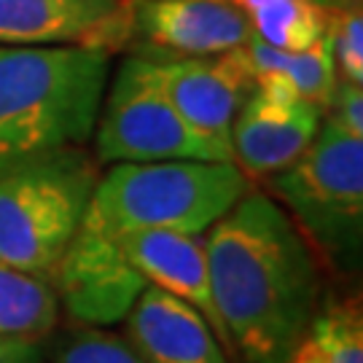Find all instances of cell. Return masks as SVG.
Wrapping results in <instances>:
<instances>
[{
	"label": "cell",
	"mask_w": 363,
	"mask_h": 363,
	"mask_svg": "<svg viewBox=\"0 0 363 363\" xmlns=\"http://www.w3.org/2000/svg\"><path fill=\"white\" fill-rule=\"evenodd\" d=\"M210 288L229 347L245 363H288L320 307V274L272 196L242 194L208 232Z\"/></svg>",
	"instance_id": "6da1fadb"
},
{
	"label": "cell",
	"mask_w": 363,
	"mask_h": 363,
	"mask_svg": "<svg viewBox=\"0 0 363 363\" xmlns=\"http://www.w3.org/2000/svg\"><path fill=\"white\" fill-rule=\"evenodd\" d=\"M108 73L94 46H0V175L86 143Z\"/></svg>",
	"instance_id": "7a4b0ae2"
},
{
	"label": "cell",
	"mask_w": 363,
	"mask_h": 363,
	"mask_svg": "<svg viewBox=\"0 0 363 363\" xmlns=\"http://www.w3.org/2000/svg\"><path fill=\"white\" fill-rule=\"evenodd\" d=\"M288 363H320V358H318V352L312 350V345L307 342V339H301L298 342V347L294 350V355H291V361Z\"/></svg>",
	"instance_id": "7402d4cb"
},
{
	"label": "cell",
	"mask_w": 363,
	"mask_h": 363,
	"mask_svg": "<svg viewBox=\"0 0 363 363\" xmlns=\"http://www.w3.org/2000/svg\"><path fill=\"white\" fill-rule=\"evenodd\" d=\"M116 242L148 286L162 288L191 304L210 323L216 337L229 345L226 328L213 301L205 240L181 232H135L116 237Z\"/></svg>",
	"instance_id": "4fadbf2b"
},
{
	"label": "cell",
	"mask_w": 363,
	"mask_h": 363,
	"mask_svg": "<svg viewBox=\"0 0 363 363\" xmlns=\"http://www.w3.org/2000/svg\"><path fill=\"white\" fill-rule=\"evenodd\" d=\"M253 35L283 52H304L325 35L328 11L312 0H277L247 13Z\"/></svg>",
	"instance_id": "2e32d148"
},
{
	"label": "cell",
	"mask_w": 363,
	"mask_h": 363,
	"mask_svg": "<svg viewBox=\"0 0 363 363\" xmlns=\"http://www.w3.org/2000/svg\"><path fill=\"white\" fill-rule=\"evenodd\" d=\"M320 121L323 111L298 97L286 78L261 73L232 124L234 164L250 175H274L304 154Z\"/></svg>",
	"instance_id": "ba28073f"
},
{
	"label": "cell",
	"mask_w": 363,
	"mask_h": 363,
	"mask_svg": "<svg viewBox=\"0 0 363 363\" xmlns=\"http://www.w3.org/2000/svg\"><path fill=\"white\" fill-rule=\"evenodd\" d=\"M132 0H0V46H94L127 40Z\"/></svg>",
	"instance_id": "8fae6325"
},
{
	"label": "cell",
	"mask_w": 363,
	"mask_h": 363,
	"mask_svg": "<svg viewBox=\"0 0 363 363\" xmlns=\"http://www.w3.org/2000/svg\"><path fill=\"white\" fill-rule=\"evenodd\" d=\"M328 35L342 81L363 84V16L361 9L328 13Z\"/></svg>",
	"instance_id": "d6986e66"
},
{
	"label": "cell",
	"mask_w": 363,
	"mask_h": 363,
	"mask_svg": "<svg viewBox=\"0 0 363 363\" xmlns=\"http://www.w3.org/2000/svg\"><path fill=\"white\" fill-rule=\"evenodd\" d=\"M124 323L127 342L145 363H229L208 320L162 288L145 286Z\"/></svg>",
	"instance_id": "7c38bea8"
},
{
	"label": "cell",
	"mask_w": 363,
	"mask_h": 363,
	"mask_svg": "<svg viewBox=\"0 0 363 363\" xmlns=\"http://www.w3.org/2000/svg\"><path fill=\"white\" fill-rule=\"evenodd\" d=\"M94 148L105 164L118 162H234L229 145L196 132L169 103L156 62L127 57L94 121Z\"/></svg>",
	"instance_id": "8992f818"
},
{
	"label": "cell",
	"mask_w": 363,
	"mask_h": 363,
	"mask_svg": "<svg viewBox=\"0 0 363 363\" xmlns=\"http://www.w3.org/2000/svg\"><path fill=\"white\" fill-rule=\"evenodd\" d=\"M0 363H43L38 342H0Z\"/></svg>",
	"instance_id": "44dd1931"
},
{
	"label": "cell",
	"mask_w": 363,
	"mask_h": 363,
	"mask_svg": "<svg viewBox=\"0 0 363 363\" xmlns=\"http://www.w3.org/2000/svg\"><path fill=\"white\" fill-rule=\"evenodd\" d=\"M274 196L331 256H358L363 232V135L325 116L294 164L272 175Z\"/></svg>",
	"instance_id": "5b68a950"
},
{
	"label": "cell",
	"mask_w": 363,
	"mask_h": 363,
	"mask_svg": "<svg viewBox=\"0 0 363 363\" xmlns=\"http://www.w3.org/2000/svg\"><path fill=\"white\" fill-rule=\"evenodd\" d=\"M97 178L94 156L81 145L0 175V261L49 280L84 220Z\"/></svg>",
	"instance_id": "277c9868"
},
{
	"label": "cell",
	"mask_w": 363,
	"mask_h": 363,
	"mask_svg": "<svg viewBox=\"0 0 363 363\" xmlns=\"http://www.w3.org/2000/svg\"><path fill=\"white\" fill-rule=\"evenodd\" d=\"M253 35L234 0H132L127 40L151 62L210 57L245 46Z\"/></svg>",
	"instance_id": "52a82bcc"
},
{
	"label": "cell",
	"mask_w": 363,
	"mask_h": 363,
	"mask_svg": "<svg viewBox=\"0 0 363 363\" xmlns=\"http://www.w3.org/2000/svg\"><path fill=\"white\" fill-rule=\"evenodd\" d=\"M49 283L67 315L91 328L124 320L148 286L113 237L86 232L81 226L54 267Z\"/></svg>",
	"instance_id": "9c48e42d"
},
{
	"label": "cell",
	"mask_w": 363,
	"mask_h": 363,
	"mask_svg": "<svg viewBox=\"0 0 363 363\" xmlns=\"http://www.w3.org/2000/svg\"><path fill=\"white\" fill-rule=\"evenodd\" d=\"M328 118H334L339 127H345L352 135H363V91L361 84L337 81L334 94L325 105Z\"/></svg>",
	"instance_id": "ffe728a7"
},
{
	"label": "cell",
	"mask_w": 363,
	"mask_h": 363,
	"mask_svg": "<svg viewBox=\"0 0 363 363\" xmlns=\"http://www.w3.org/2000/svg\"><path fill=\"white\" fill-rule=\"evenodd\" d=\"M247 191L234 162H118L94 183L81 229L113 240L135 232L199 237Z\"/></svg>",
	"instance_id": "3957f363"
},
{
	"label": "cell",
	"mask_w": 363,
	"mask_h": 363,
	"mask_svg": "<svg viewBox=\"0 0 363 363\" xmlns=\"http://www.w3.org/2000/svg\"><path fill=\"white\" fill-rule=\"evenodd\" d=\"M315 6H320L323 11H350V9H361V0H312Z\"/></svg>",
	"instance_id": "603a6c76"
},
{
	"label": "cell",
	"mask_w": 363,
	"mask_h": 363,
	"mask_svg": "<svg viewBox=\"0 0 363 363\" xmlns=\"http://www.w3.org/2000/svg\"><path fill=\"white\" fill-rule=\"evenodd\" d=\"M245 57L253 76H261V73L283 76L296 89L298 97L325 111L337 86V62H334L328 27L323 38L304 52H283L264 43L259 35H250L245 43Z\"/></svg>",
	"instance_id": "5bb4252c"
},
{
	"label": "cell",
	"mask_w": 363,
	"mask_h": 363,
	"mask_svg": "<svg viewBox=\"0 0 363 363\" xmlns=\"http://www.w3.org/2000/svg\"><path fill=\"white\" fill-rule=\"evenodd\" d=\"M54 363H145L127 339L103 328H81L67 334L54 355Z\"/></svg>",
	"instance_id": "ac0fdd59"
},
{
	"label": "cell",
	"mask_w": 363,
	"mask_h": 363,
	"mask_svg": "<svg viewBox=\"0 0 363 363\" xmlns=\"http://www.w3.org/2000/svg\"><path fill=\"white\" fill-rule=\"evenodd\" d=\"M156 73L169 103L196 132L232 148L234 118L256 86L245 46L210 57L162 60Z\"/></svg>",
	"instance_id": "30bf717a"
},
{
	"label": "cell",
	"mask_w": 363,
	"mask_h": 363,
	"mask_svg": "<svg viewBox=\"0 0 363 363\" xmlns=\"http://www.w3.org/2000/svg\"><path fill=\"white\" fill-rule=\"evenodd\" d=\"M234 3L245 13H253L259 11V9H264V6H269V3H277V0H234Z\"/></svg>",
	"instance_id": "cb8c5ba5"
},
{
	"label": "cell",
	"mask_w": 363,
	"mask_h": 363,
	"mask_svg": "<svg viewBox=\"0 0 363 363\" xmlns=\"http://www.w3.org/2000/svg\"><path fill=\"white\" fill-rule=\"evenodd\" d=\"M304 339L318 352L320 363H363V320L358 304H320Z\"/></svg>",
	"instance_id": "e0dca14e"
},
{
	"label": "cell",
	"mask_w": 363,
	"mask_h": 363,
	"mask_svg": "<svg viewBox=\"0 0 363 363\" xmlns=\"http://www.w3.org/2000/svg\"><path fill=\"white\" fill-rule=\"evenodd\" d=\"M60 301L40 274L0 261V342H40L57 323Z\"/></svg>",
	"instance_id": "9a60e30c"
}]
</instances>
